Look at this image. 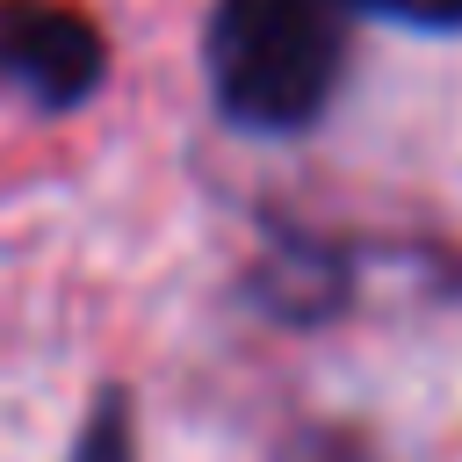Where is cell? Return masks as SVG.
<instances>
[{
  "label": "cell",
  "mask_w": 462,
  "mask_h": 462,
  "mask_svg": "<svg viewBox=\"0 0 462 462\" xmlns=\"http://www.w3.org/2000/svg\"><path fill=\"white\" fill-rule=\"evenodd\" d=\"M79 462H130V411L123 397H101L87 433H79Z\"/></svg>",
  "instance_id": "obj_3"
},
{
  "label": "cell",
  "mask_w": 462,
  "mask_h": 462,
  "mask_svg": "<svg viewBox=\"0 0 462 462\" xmlns=\"http://www.w3.org/2000/svg\"><path fill=\"white\" fill-rule=\"evenodd\" d=\"M339 7H368L390 22H419V29H462V0H339Z\"/></svg>",
  "instance_id": "obj_4"
},
{
  "label": "cell",
  "mask_w": 462,
  "mask_h": 462,
  "mask_svg": "<svg viewBox=\"0 0 462 462\" xmlns=\"http://www.w3.org/2000/svg\"><path fill=\"white\" fill-rule=\"evenodd\" d=\"M339 0H217L209 94L238 130H303L339 87Z\"/></svg>",
  "instance_id": "obj_1"
},
{
  "label": "cell",
  "mask_w": 462,
  "mask_h": 462,
  "mask_svg": "<svg viewBox=\"0 0 462 462\" xmlns=\"http://www.w3.org/2000/svg\"><path fill=\"white\" fill-rule=\"evenodd\" d=\"M0 79L22 101L65 116L108 79V43L72 0H0Z\"/></svg>",
  "instance_id": "obj_2"
},
{
  "label": "cell",
  "mask_w": 462,
  "mask_h": 462,
  "mask_svg": "<svg viewBox=\"0 0 462 462\" xmlns=\"http://www.w3.org/2000/svg\"><path fill=\"white\" fill-rule=\"evenodd\" d=\"M296 462H361V455H346V448H332V440H310Z\"/></svg>",
  "instance_id": "obj_5"
}]
</instances>
